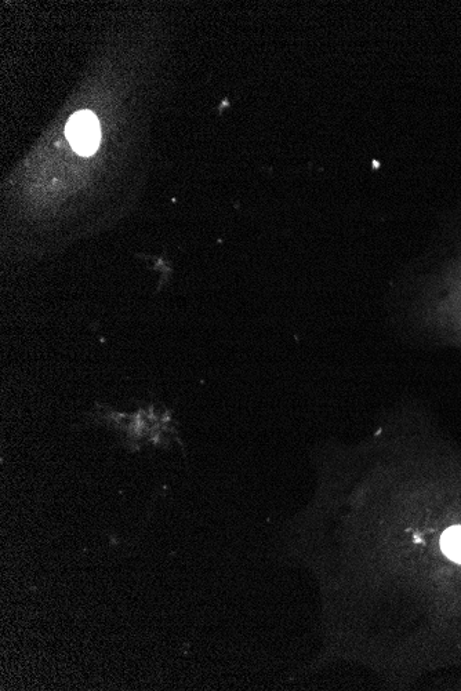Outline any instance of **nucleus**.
Wrapping results in <instances>:
<instances>
[{"label":"nucleus","mask_w":461,"mask_h":691,"mask_svg":"<svg viewBox=\"0 0 461 691\" xmlns=\"http://www.w3.org/2000/svg\"><path fill=\"white\" fill-rule=\"evenodd\" d=\"M441 547L444 554L453 562L461 565V527L456 526L446 530L441 538Z\"/></svg>","instance_id":"7ed1b4c3"},{"label":"nucleus","mask_w":461,"mask_h":691,"mask_svg":"<svg viewBox=\"0 0 461 691\" xmlns=\"http://www.w3.org/2000/svg\"><path fill=\"white\" fill-rule=\"evenodd\" d=\"M65 136L76 154L93 155L101 140L100 123L90 111H79L72 115L65 127Z\"/></svg>","instance_id":"f03ea898"},{"label":"nucleus","mask_w":461,"mask_h":691,"mask_svg":"<svg viewBox=\"0 0 461 691\" xmlns=\"http://www.w3.org/2000/svg\"><path fill=\"white\" fill-rule=\"evenodd\" d=\"M86 424L111 429L118 435L119 445L129 452H139L145 446L170 449L173 443L184 449L173 412L162 403H147L132 413L96 403L87 414Z\"/></svg>","instance_id":"f257e3e1"}]
</instances>
